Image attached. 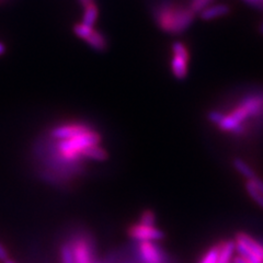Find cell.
I'll return each mask as SVG.
<instances>
[{
    "instance_id": "1",
    "label": "cell",
    "mask_w": 263,
    "mask_h": 263,
    "mask_svg": "<svg viewBox=\"0 0 263 263\" xmlns=\"http://www.w3.org/2000/svg\"><path fill=\"white\" fill-rule=\"evenodd\" d=\"M208 118L224 133L245 136L253 122L263 123V91L247 95L228 112L213 110Z\"/></svg>"
},
{
    "instance_id": "2",
    "label": "cell",
    "mask_w": 263,
    "mask_h": 263,
    "mask_svg": "<svg viewBox=\"0 0 263 263\" xmlns=\"http://www.w3.org/2000/svg\"><path fill=\"white\" fill-rule=\"evenodd\" d=\"M155 16L161 30L171 34H178L191 26L194 12L189 7L164 3L157 8Z\"/></svg>"
},
{
    "instance_id": "3",
    "label": "cell",
    "mask_w": 263,
    "mask_h": 263,
    "mask_svg": "<svg viewBox=\"0 0 263 263\" xmlns=\"http://www.w3.org/2000/svg\"><path fill=\"white\" fill-rule=\"evenodd\" d=\"M100 142L101 136L91 129L68 139L57 141V147L67 159L81 160L82 157L80 156V152L84 148L92 145H99Z\"/></svg>"
},
{
    "instance_id": "4",
    "label": "cell",
    "mask_w": 263,
    "mask_h": 263,
    "mask_svg": "<svg viewBox=\"0 0 263 263\" xmlns=\"http://www.w3.org/2000/svg\"><path fill=\"white\" fill-rule=\"evenodd\" d=\"M234 242L238 256L249 263H263V241L246 233H238Z\"/></svg>"
},
{
    "instance_id": "5",
    "label": "cell",
    "mask_w": 263,
    "mask_h": 263,
    "mask_svg": "<svg viewBox=\"0 0 263 263\" xmlns=\"http://www.w3.org/2000/svg\"><path fill=\"white\" fill-rule=\"evenodd\" d=\"M190 52L183 42H175L171 46L170 69L172 75L178 80H183L189 72Z\"/></svg>"
},
{
    "instance_id": "6",
    "label": "cell",
    "mask_w": 263,
    "mask_h": 263,
    "mask_svg": "<svg viewBox=\"0 0 263 263\" xmlns=\"http://www.w3.org/2000/svg\"><path fill=\"white\" fill-rule=\"evenodd\" d=\"M138 263H168L167 253L156 242L142 241L136 247Z\"/></svg>"
},
{
    "instance_id": "7",
    "label": "cell",
    "mask_w": 263,
    "mask_h": 263,
    "mask_svg": "<svg viewBox=\"0 0 263 263\" xmlns=\"http://www.w3.org/2000/svg\"><path fill=\"white\" fill-rule=\"evenodd\" d=\"M127 234L130 238H133L137 242L142 241H152L157 242L163 239L164 234L162 230L157 228V226H149L143 224H134L128 227Z\"/></svg>"
},
{
    "instance_id": "8",
    "label": "cell",
    "mask_w": 263,
    "mask_h": 263,
    "mask_svg": "<svg viewBox=\"0 0 263 263\" xmlns=\"http://www.w3.org/2000/svg\"><path fill=\"white\" fill-rule=\"evenodd\" d=\"M75 34L82 39L96 51H104L106 48V40L99 31H96L92 27H88L84 23H77L73 27Z\"/></svg>"
},
{
    "instance_id": "9",
    "label": "cell",
    "mask_w": 263,
    "mask_h": 263,
    "mask_svg": "<svg viewBox=\"0 0 263 263\" xmlns=\"http://www.w3.org/2000/svg\"><path fill=\"white\" fill-rule=\"evenodd\" d=\"M71 247L75 263H93L95 249L89 241L79 239L73 242Z\"/></svg>"
},
{
    "instance_id": "10",
    "label": "cell",
    "mask_w": 263,
    "mask_h": 263,
    "mask_svg": "<svg viewBox=\"0 0 263 263\" xmlns=\"http://www.w3.org/2000/svg\"><path fill=\"white\" fill-rule=\"evenodd\" d=\"M88 130H91V128L86 125H62L57 126L52 129L51 135L53 138L59 139V141H63V139H68L73 136H77L79 134L86 133Z\"/></svg>"
},
{
    "instance_id": "11",
    "label": "cell",
    "mask_w": 263,
    "mask_h": 263,
    "mask_svg": "<svg viewBox=\"0 0 263 263\" xmlns=\"http://www.w3.org/2000/svg\"><path fill=\"white\" fill-rule=\"evenodd\" d=\"M229 12V7L225 4H212L200 12L201 18L205 21H212L225 16Z\"/></svg>"
},
{
    "instance_id": "12",
    "label": "cell",
    "mask_w": 263,
    "mask_h": 263,
    "mask_svg": "<svg viewBox=\"0 0 263 263\" xmlns=\"http://www.w3.org/2000/svg\"><path fill=\"white\" fill-rule=\"evenodd\" d=\"M80 156L82 158L92 159L97 161H104L109 157L108 153H106V151L100 145H92L84 148V149L80 152Z\"/></svg>"
},
{
    "instance_id": "13",
    "label": "cell",
    "mask_w": 263,
    "mask_h": 263,
    "mask_svg": "<svg viewBox=\"0 0 263 263\" xmlns=\"http://www.w3.org/2000/svg\"><path fill=\"white\" fill-rule=\"evenodd\" d=\"M98 19V8L95 4L89 5L87 7H85V12H84V16H82V22L86 24L88 27H92L95 26V23L97 22Z\"/></svg>"
},
{
    "instance_id": "14",
    "label": "cell",
    "mask_w": 263,
    "mask_h": 263,
    "mask_svg": "<svg viewBox=\"0 0 263 263\" xmlns=\"http://www.w3.org/2000/svg\"><path fill=\"white\" fill-rule=\"evenodd\" d=\"M234 167L247 180H250V179H253L254 177H257L256 172L253 171V169L249 166V164L246 163L243 160H241L239 158H236L234 160Z\"/></svg>"
},
{
    "instance_id": "15",
    "label": "cell",
    "mask_w": 263,
    "mask_h": 263,
    "mask_svg": "<svg viewBox=\"0 0 263 263\" xmlns=\"http://www.w3.org/2000/svg\"><path fill=\"white\" fill-rule=\"evenodd\" d=\"M246 190L248 192L251 199L256 202L261 209H263V194L248 180H247L246 182Z\"/></svg>"
},
{
    "instance_id": "16",
    "label": "cell",
    "mask_w": 263,
    "mask_h": 263,
    "mask_svg": "<svg viewBox=\"0 0 263 263\" xmlns=\"http://www.w3.org/2000/svg\"><path fill=\"white\" fill-rule=\"evenodd\" d=\"M61 258L62 263H75L71 243H64L61 247Z\"/></svg>"
},
{
    "instance_id": "17",
    "label": "cell",
    "mask_w": 263,
    "mask_h": 263,
    "mask_svg": "<svg viewBox=\"0 0 263 263\" xmlns=\"http://www.w3.org/2000/svg\"><path fill=\"white\" fill-rule=\"evenodd\" d=\"M214 3V0H191L190 5H189V8L194 12H201L202 10H204L205 8L209 7L210 5H212Z\"/></svg>"
},
{
    "instance_id": "18",
    "label": "cell",
    "mask_w": 263,
    "mask_h": 263,
    "mask_svg": "<svg viewBox=\"0 0 263 263\" xmlns=\"http://www.w3.org/2000/svg\"><path fill=\"white\" fill-rule=\"evenodd\" d=\"M217 252H218V245L213 246L212 248H210L206 252L203 254L200 263H216Z\"/></svg>"
},
{
    "instance_id": "19",
    "label": "cell",
    "mask_w": 263,
    "mask_h": 263,
    "mask_svg": "<svg viewBox=\"0 0 263 263\" xmlns=\"http://www.w3.org/2000/svg\"><path fill=\"white\" fill-rule=\"evenodd\" d=\"M139 224L143 225H149V226H156V215L155 213L151 210L144 211L141 216H139Z\"/></svg>"
},
{
    "instance_id": "20",
    "label": "cell",
    "mask_w": 263,
    "mask_h": 263,
    "mask_svg": "<svg viewBox=\"0 0 263 263\" xmlns=\"http://www.w3.org/2000/svg\"><path fill=\"white\" fill-rule=\"evenodd\" d=\"M248 181H250V182L256 186L258 190L263 194V180L261 179V178H259L258 176L257 177H254L253 179H250V180H248Z\"/></svg>"
},
{
    "instance_id": "21",
    "label": "cell",
    "mask_w": 263,
    "mask_h": 263,
    "mask_svg": "<svg viewBox=\"0 0 263 263\" xmlns=\"http://www.w3.org/2000/svg\"><path fill=\"white\" fill-rule=\"evenodd\" d=\"M7 260H9V253H8V251L4 247V245L0 242V261L6 262Z\"/></svg>"
},
{
    "instance_id": "22",
    "label": "cell",
    "mask_w": 263,
    "mask_h": 263,
    "mask_svg": "<svg viewBox=\"0 0 263 263\" xmlns=\"http://www.w3.org/2000/svg\"><path fill=\"white\" fill-rule=\"evenodd\" d=\"M233 263H249V262L245 260L243 258H241L240 256H238V254H236V256H234L233 258Z\"/></svg>"
},
{
    "instance_id": "23",
    "label": "cell",
    "mask_w": 263,
    "mask_h": 263,
    "mask_svg": "<svg viewBox=\"0 0 263 263\" xmlns=\"http://www.w3.org/2000/svg\"><path fill=\"white\" fill-rule=\"evenodd\" d=\"M245 2L252 4L254 6H263V0H245Z\"/></svg>"
},
{
    "instance_id": "24",
    "label": "cell",
    "mask_w": 263,
    "mask_h": 263,
    "mask_svg": "<svg viewBox=\"0 0 263 263\" xmlns=\"http://www.w3.org/2000/svg\"><path fill=\"white\" fill-rule=\"evenodd\" d=\"M80 2V4L84 6V7H87V6H89V5H91V4H93V0H79Z\"/></svg>"
},
{
    "instance_id": "25",
    "label": "cell",
    "mask_w": 263,
    "mask_h": 263,
    "mask_svg": "<svg viewBox=\"0 0 263 263\" xmlns=\"http://www.w3.org/2000/svg\"><path fill=\"white\" fill-rule=\"evenodd\" d=\"M5 52H6V46L3 42H0V56L4 55Z\"/></svg>"
},
{
    "instance_id": "26",
    "label": "cell",
    "mask_w": 263,
    "mask_h": 263,
    "mask_svg": "<svg viewBox=\"0 0 263 263\" xmlns=\"http://www.w3.org/2000/svg\"><path fill=\"white\" fill-rule=\"evenodd\" d=\"M260 32L263 34V21H262V23L260 24Z\"/></svg>"
},
{
    "instance_id": "27",
    "label": "cell",
    "mask_w": 263,
    "mask_h": 263,
    "mask_svg": "<svg viewBox=\"0 0 263 263\" xmlns=\"http://www.w3.org/2000/svg\"><path fill=\"white\" fill-rule=\"evenodd\" d=\"M4 263H15V262H14V261H12V260H10V259H9V260H7V261H6V262H4Z\"/></svg>"
},
{
    "instance_id": "28",
    "label": "cell",
    "mask_w": 263,
    "mask_h": 263,
    "mask_svg": "<svg viewBox=\"0 0 263 263\" xmlns=\"http://www.w3.org/2000/svg\"><path fill=\"white\" fill-rule=\"evenodd\" d=\"M232 263H233V261H232Z\"/></svg>"
}]
</instances>
